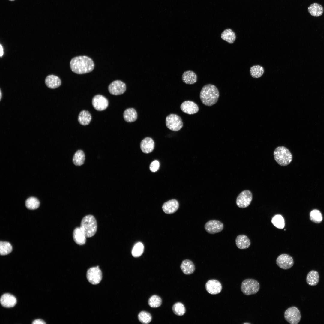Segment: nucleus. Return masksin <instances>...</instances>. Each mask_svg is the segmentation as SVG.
<instances>
[{"label":"nucleus","instance_id":"1","mask_svg":"<svg viewBox=\"0 0 324 324\" xmlns=\"http://www.w3.org/2000/svg\"><path fill=\"white\" fill-rule=\"evenodd\" d=\"M70 66L72 72L79 74L90 73L93 70L94 67L92 59L85 56L73 58L70 60Z\"/></svg>","mask_w":324,"mask_h":324},{"label":"nucleus","instance_id":"2","mask_svg":"<svg viewBox=\"0 0 324 324\" xmlns=\"http://www.w3.org/2000/svg\"><path fill=\"white\" fill-rule=\"evenodd\" d=\"M219 96L218 88L214 85L207 84L202 88L200 93V98L205 105L211 106L218 101Z\"/></svg>","mask_w":324,"mask_h":324},{"label":"nucleus","instance_id":"3","mask_svg":"<svg viewBox=\"0 0 324 324\" xmlns=\"http://www.w3.org/2000/svg\"><path fill=\"white\" fill-rule=\"evenodd\" d=\"M80 227L86 237L94 236L97 229V222L94 217L91 215L84 217L81 220Z\"/></svg>","mask_w":324,"mask_h":324},{"label":"nucleus","instance_id":"4","mask_svg":"<svg viewBox=\"0 0 324 324\" xmlns=\"http://www.w3.org/2000/svg\"><path fill=\"white\" fill-rule=\"evenodd\" d=\"M274 160L280 166H285L292 161V156L290 151L284 146L277 147L273 153Z\"/></svg>","mask_w":324,"mask_h":324},{"label":"nucleus","instance_id":"5","mask_svg":"<svg viewBox=\"0 0 324 324\" xmlns=\"http://www.w3.org/2000/svg\"><path fill=\"white\" fill-rule=\"evenodd\" d=\"M260 289L259 283L253 279L248 278L244 280L241 286V291L246 296L255 294L257 293Z\"/></svg>","mask_w":324,"mask_h":324},{"label":"nucleus","instance_id":"6","mask_svg":"<svg viewBox=\"0 0 324 324\" xmlns=\"http://www.w3.org/2000/svg\"><path fill=\"white\" fill-rule=\"evenodd\" d=\"M166 124L168 129L174 131L180 130L183 126L182 118L178 115L174 114H170L166 117Z\"/></svg>","mask_w":324,"mask_h":324},{"label":"nucleus","instance_id":"7","mask_svg":"<svg viewBox=\"0 0 324 324\" xmlns=\"http://www.w3.org/2000/svg\"><path fill=\"white\" fill-rule=\"evenodd\" d=\"M285 320L291 324H297L299 322L301 315L299 310L296 307L292 306L288 308L284 312Z\"/></svg>","mask_w":324,"mask_h":324},{"label":"nucleus","instance_id":"8","mask_svg":"<svg viewBox=\"0 0 324 324\" xmlns=\"http://www.w3.org/2000/svg\"><path fill=\"white\" fill-rule=\"evenodd\" d=\"M252 199L251 192L248 190H244L237 196L236 200V205L240 208H246L250 205Z\"/></svg>","mask_w":324,"mask_h":324},{"label":"nucleus","instance_id":"9","mask_svg":"<svg viewBox=\"0 0 324 324\" xmlns=\"http://www.w3.org/2000/svg\"><path fill=\"white\" fill-rule=\"evenodd\" d=\"M86 275L88 281L94 285L98 284L102 279V273L98 266L89 269Z\"/></svg>","mask_w":324,"mask_h":324},{"label":"nucleus","instance_id":"10","mask_svg":"<svg viewBox=\"0 0 324 324\" xmlns=\"http://www.w3.org/2000/svg\"><path fill=\"white\" fill-rule=\"evenodd\" d=\"M276 262L280 268L284 270L290 268L294 263L292 257L287 254H282L280 255L276 259Z\"/></svg>","mask_w":324,"mask_h":324},{"label":"nucleus","instance_id":"11","mask_svg":"<svg viewBox=\"0 0 324 324\" xmlns=\"http://www.w3.org/2000/svg\"><path fill=\"white\" fill-rule=\"evenodd\" d=\"M126 89L125 83L122 81L116 80L113 81L109 86V92L114 95H119L123 94Z\"/></svg>","mask_w":324,"mask_h":324},{"label":"nucleus","instance_id":"12","mask_svg":"<svg viewBox=\"0 0 324 324\" xmlns=\"http://www.w3.org/2000/svg\"><path fill=\"white\" fill-rule=\"evenodd\" d=\"M92 103L95 109L100 111L106 109L109 105L107 99L101 94H97L94 96L92 99Z\"/></svg>","mask_w":324,"mask_h":324},{"label":"nucleus","instance_id":"13","mask_svg":"<svg viewBox=\"0 0 324 324\" xmlns=\"http://www.w3.org/2000/svg\"><path fill=\"white\" fill-rule=\"evenodd\" d=\"M224 225L220 221L217 220H212L207 222L204 228L208 233L214 234L221 231L224 229Z\"/></svg>","mask_w":324,"mask_h":324},{"label":"nucleus","instance_id":"14","mask_svg":"<svg viewBox=\"0 0 324 324\" xmlns=\"http://www.w3.org/2000/svg\"><path fill=\"white\" fill-rule=\"evenodd\" d=\"M205 287L207 291L212 295H216L220 293L222 289L220 283L215 279L208 280L206 283Z\"/></svg>","mask_w":324,"mask_h":324},{"label":"nucleus","instance_id":"15","mask_svg":"<svg viewBox=\"0 0 324 324\" xmlns=\"http://www.w3.org/2000/svg\"><path fill=\"white\" fill-rule=\"evenodd\" d=\"M180 108L182 112L189 115L196 113L199 110L198 105L194 102L190 100L183 102L180 106Z\"/></svg>","mask_w":324,"mask_h":324},{"label":"nucleus","instance_id":"16","mask_svg":"<svg viewBox=\"0 0 324 324\" xmlns=\"http://www.w3.org/2000/svg\"><path fill=\"white\" fill-rule=\"evenodd\" d=\"M0 301L2 305L7 308L14 307L17 302L15 297L9 293H5L3 295L1 298Z\"/></svg>","mask_w":324,"mask_h":324},{"label":"nucleus","instance_id":"17","mask_svg":"<svg viewBox=\"0 0 324 324\" xmlns=\"http://www.w3.org/2000/svg\"><path fill=\"white\" fill-rule=\"evenodd\" d=\"M179 203L177 200L173 199L165 202L162 208L164 212L167 214H171L176 212L179 208Z\"/></svg>","mask_w":324,"mask_h":324},{"label":"nucleus","instance_id":"18","mask_svg":"<svg viewBox=\"0 0 324 324\" xmlns=\"http://www.w3.org/2000/svg\"><path fill=\"white\" fill-rule=\"evenodd\" d=\"M154 147V142L150 137H146L142 140L140 143V147L142 152L145 153L152 152Z\"/></svg>","mask_w":324,"mask_h":324},{"label":"nucleus","instance_id":"19","mask_svg":"<svg viewBox=\"0 0 324 324\" xmlns=\"http://www.w3.org/2000/svg\"><path fill=\"white\" fill-rule=\"evenodd\" d=\"M45 82L46 86L50 89H55L58 87L62 83L60 78L53 75L47 76L45 78Z\"/></svg>","mask_w":324,"mask_h":324},{"label":"nucleus","instance_id":"20","mask_svg":"<svg viewBox=\"0 0 324 324\" xmlns=\"http://www.w3.org/2000/svg\"><path fill=\"white\" fill-rule=\"evenodd\" d=\"M236 243L239 249H244L250 247L251 242L247 236L244 235H240L237 237L236 239Z\"/></svg>","mask_w":324,"mask_h":324},{"label":"nucleus","instance_id":"21","mask_svg":"<svg viewBox=\"0 0 324 324\" xmlns=\"http://www.w3.org/2000/svg\"><path fill=\"white\" fill-rule=\"evenodd\" d=\"M182 79L183 82L186 84H193L197 82V76L194 71L189 70L184 72Z\"/></svg>","mask_w":324,"mask_h":324},{"label":"nucleus","instance_id":"22","mask_svg":"<svg viewBox=\"0 0 324 324\" xmlns=\"http://www.w3.org/2000/svg\"><path fill=\"white\" fill-rule=\"evenodd\" d=\"M73 236L75 242L79 245H83L86 242V237L81 230L80 227L76 228L74 230Z\"/></svg>","mask_w":324,"mask_h":324},{"label":"nucleus","instance_id":"23","mask_svg":"<svg viewBox=\"0 0 324 324\" xmlns=\"http://www.w3.org/2000/svg\"><path fill=\"white\" fill-rule=\"evenodd\" d=\"M180 268L182 272L186 275L192 274L195 270L194 263L191 260L188 259L184 260L182 262Z\"/></svg>","mask_w":324,"mask_h":324},{"label":"nucleus","instance_id":"24","mask_svg":"<svg viewBox=\"0 0 324 324\" xmlns=\"http://www.w3.org/2000/svg\"><path fill=\"white\" fill-rule=\"evenodd\" d=\"M309 13L314 17H319L323 14L324 9L321 5L317 3H314L310 5L308 8Z\"/></svg>","mask_w":324,"mask_h":324},{"label":"nucleus","instance_id":"25","mask_svg":"<svg viewBox=\"0 0 324 324\" xmlns=\"http://www.w3.org/2000/svg\"><path fill=\"white\" fill-rule=\"evenodd\" d=\"M123 117L125 121L127 122H134L137 119V112L136 110L133 108H128L124 112Z\"/></svg>","mask_w":324,"mask_h":324},{"label":"nucleus","instance_id":"26","mask_svg":"<svg viewBox=\"0 0 324 324\" xmlns=\"http://www.w3.org/2000/svg\"><path fill=\"white\" fill-rule=\"evenodd\" d=\"M221 38L230 44L233 43L236 38L235 32L230 28L225 29L221 34Z\"/></svg>","mask_w":324,"mask_h":324},{"label":"nucleus","instance_id":"27","mask_svg":"<svg viewBox=\"0 0 324 324\" xmlns=\"http://www.w3.org/2000/svg\"><path fill=\"white\" fill-rule=\"evenodd\" d=\"M319 280V276L318 272L315 270H311L308 274L306 277V281L309 285L314 286L318 284Z\"/></svg>","mask_w":324,"mask_h":324},{"label":"nucleus","instance_id":"28","mask_svg":"<svg viewBox=\"0 0 324 324\" xmlns=\"http://www.w3.org/2000/svg\"><path fill=\"white\" fill-rule=\"evenodd\" d=\"M79 123L83 125L88 124L92 120V116L88 111L83 110L80 113L78 117Z\"/></svg>","mask_w":324,"mask_h":324},{"label":"nucleus","instance_id":"29","mask_svg":"<svg viewBox=\"0 0 324 324\" xmlns=\"http://www.w3.org/2000/svg\"><path fill=\"white\" fill-rule=\"evenodd\" d=\"M85 160V154L83 151L81 150H77L74 154L73 158L74 164L77 166L82 165Z\"/></svg>","mask_w":324,"mask_h":324},{"label":"nucleus","instance_id":"30","mask_svg":"<svg viewBox=\"0 0 324 324\" xmlns=\"http://www.w3.org/2000/svg\"><path fill=\"white\" fill-rule=\"evenodd\" d=\"M264 71L263 67L259 65H254L250 69V74L254 78H258L261 77L263 74Z\"/></svg>","mask_w":324,"mask_h":324},{"label":"nucleus","instance_id":"31","mask_svg":"<svg viewBox=\"0 0 324 324\" xmlns=\"http://www.w3.org/2000/svg\"><path fill=\"white\" fill-rule=\"evenodd\" d=\"M25 204L26 207L28 209L34 210L39 207L40 203L38 199L34 197H31L27 199Z\"/></svg>","mask_w":324,"mask_h":324},{"label":"nucleus","instance_id":"32","mask_svg":"<svg viewBox=\"0 0 324 324\" xmlns=\"http://www.w3.org/2000/svg\"><path fill=\"white\" fill-rule=\"evenodd\" d=\"M310 220L315 223H320L322 220V214L318 210L315 209L312 210L310 213Z\"/></svg>","mask_w":324,"mask_h":324},{"label":"nucleus","instance_id":"33","mask_svg":"<svg viewBox=\"0 0 324 324\" xmlns=\"http://www.w3.org/2000/svg\"><path fill=\"white\" fill-rule=\"evenodd\" d=\"M271 221L273 225L278 229H282L284 227V220L283 217L280 214L274 216L272 218Z\"/></svg>","mask_w":324,"mask_h":324},{"label":"nucleus","instance_id":"34","mask_svg":"<svg viewBox=\"0 0 324 324\" xmlns=\"http://www.w3.org/2000/svg\"><path fill=\"white\" fill-rule=\"evenodd\" d=\"M12 250V247L10 243L6 242H0V254L1 255L8 254L11 252Z\"/></svg>","mask_w":324,"mask_h":324},{"label":"nucleus","instance_id":"35","mask_svg":"<svg viewBox=\"0 0 324 324\" xmlns=\"http://www.w3.org/2000/svg\"><path fill=\"white\" fill-rule=\"evenodd\" d=\"M144 250V247L143 244L141 242H138L135 244L132 249L131 252L132 255L134 257H140L143 254Z\"/></svg>","mask_w":324,"mask_h":324},{"label":"nucleus","instance_id":"36","mask_svg":"<svg viewBox=\"0 0 324 324\" xmlns=\"http://www.w3.org/2000/svg\"><path fill=\"white\" fill-rule=\"evenodd\" d=\"M138 318L139 321L142 323L147 324L149 323L152 320L151 314L145 311H142L138 314Z\"/></svg>","mask_w":324,"mask_h":324},{"label":"nucleus","instance_id":"37","mask_svg":"<svg viewBox=\"0 0 324 324\" xmlns=\"http://www.w3.org/2000/svg\"><path fill=\"white\" fill-rule=\"evenodd\" d=\"M172 310L176 315L178 316L184 315L186 312V309L184 305L181 303L178 302L172 306Z\"/></svg>","mask_w":324,"mask_h":324},{"label":"nucleus","instance_id":"38","mask_svg":"<svg viewBox=\"0 0 324 324\" xmlns=\"http://www.w3.org/2000/svg\"><path fill=\"white\" fill-rule=\"evenodd\" d=\"M162 302L161 298L156 295H154L151 297L148 301V305L152 308H157L160 307L162 304Z\"/></svg>","mask_w":324,"mask_h":324},{"label":"nucleus","instance_id":"39","mask_svg":"<svg viewBox=\"0 0 324 324\" xmlns=\"http://www.w3.org/2000/svg\"><path fill=\"white\" fill-rule=\"evenodd\" d=\"M160 164L157 160H155L152 162L150 165V169L152 172H155L159 169Z\"/></svg>","mask_w":324,"mask_h":324},{"label":"nucleus","instance_id":"40","mask_svg":"<svg viewBox=\"0 0 324 324\" xmlns=\"http://www.w3.org/2000/svg\"><path fill=\"white\" fill-rule=\"evenodd\" d=\"M32 323L33 324H45L46 323L41 319H38L34 321Z\"/></svg>","mask_w":324,"mask_h":324},{"label":"nucleus","instance_id":"41","mask_svg":"<svg viewBox=\"0 0 324 324\" xmlns=\"http://www.w3.org/2000/svg\"><path fill=\"white\" fill-rule=\"evenodd\" d=\"M0 56L1 57H2L3 54V51L2 46L1 44L0 45Z\"/></svg>","mask_w":324,"mask_h":324},{"label":"nucleus","instance_id":"42","mask_svg":"<svg viewBox=\"0 0 324 324\" xmlns=\"http://www.w3.org/2000/svg\"><path fill=\"white\" fill-rule=\"evenodd\" d=\"M0 100H1V99H2V92H1V89H0Z\"/></svg>","mask_w":324,"mask_h":324},{"label":"nucleus","instance_id":"43","mask_svg":"<svg viewBox=\"0 0 324 324\" xmlns=\"http://www.w3.org/2000/svg\"></svg>","mask_w":324,"mask_h":324}]
</instances>
